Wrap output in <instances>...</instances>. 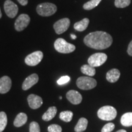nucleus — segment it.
I'll use <instances>...</instances> for the list:
<instances>
[{"label": "nucleus", "mask_w": 132, "mask_h": 132, "mask_svg": "<svg viewBox=\"0 0 132 132\" xmlns=\"http://www.w3.org/2000/svg\"><path fill=\"white\" fill-rule=\"evenodd\" d=\"M1 16H2V13H1V9H0V19H1Z\"/></svg>", "instance_id": "72a5a7b5"}, {"label": "nucleus", "mask_w": 132, "mask_h": 132, "mask_svg": "<svg viewBox=\"0 0 132 132\" xmlns=\"http://www.w3.org/2000/svg\"><path fill=\"white\" fill-rule=\"evenodd\" d=\"M57 113V108L55 106L50 107L48 110L42 116V119L44 121H50L53 119Z\"/></svg>", "instance_id": "f3484780"}, {"label": "nucleus", "mask_w": 132, "mask_h": 132, "mask_svg": "<svg viewBox=\"0 0 132 132\" xmlns=\"http://www.w3.org/2000/svg\"><path fill=\"white\" fill-rule=\"evenodd\" d=\"M127 53L130 56H132V40L130 42L129 45H128V49H127Z\"/></svg>", "instance_id": "c756f323"}, {"label": "nucleus", "mask_w": 132, "mask_h": 132, "mask_svg": "<svg viewBox=\"0 0 132 132\" xmlns=\"http://www.w3.org/2000/svg\"><path fill=\"white\" fill-rule=\"evenodd\" d=\"M4 9L6 14L11 19L14 18L19 12V7H18L17 5L15 4L11 0H6L5 1Z\"/></svg>", "instance_id": "9d476101"}, {"label": "nucleus", "mask_w": 132, "mask_h": 132, "mask_svg": "<svg viewBox=\"0 0 132 132\" xmlns=\"http://www.w3.org/2000/svg\"><path fill=\"white\" fill-rule=\"evenodd\" d=\"M57 7L55 4L50 3H44L39 4L36 8V11L39 15L49 16L56 12Z\"/></svg>", "instance_id": "20e7f679"}, {"label": "nucleus", "mask_w": 132, "mask_h": 132, "mask_svg": "<svg viewBox=\"0 0 132 132\" xmlns=\"http://www.w3.org/2000/svg\"><path fill=\"white\" fill-rule=\"evenodd\" d=\"M62 98V97L61 96H60V97H59V99H60V100H61Z\"/></svg>", "instance_id": "f704fd0d"}, {"label": "nucleus", "mask_w": 132, "mask_h": 132, "mask_svg": "<svg viewBox=\"0 0 132 132\" xmlns=\"http://www.w3.org/2000/svg\"><path fill=\"white\" fill-rule=\"evenodd\" d=\"M115 125L113 123H108L106 125H104V127L102 128V132H111L114 129Z\"/></svg>", "instance_id": "cd10ccee"}, {"label": "nucleus", "mask_w": 132, "mask_h": 132, "mask_svg": "<svg viewBox=\"0 0 132 132\" xmlns=\"http://www.w3.org/2000/svg\"><path fill=\"white\" fill-rule=\"evenodd\" d=\"M107 55L103 53H96L89 57L87 62L89 65L93 67H99L103 65L107 60Z\"/></svg>", "instance_id": "423d86ee"}, {"label": "nucleus", "mask_w": 132, "mask_h": 132, "mask_svg": "<svg viewBox=\"0 0 132 132\" xmlns=\"http://www.w3.org/2000/svg\"><path fill=\"white\" fill-rule=\"evenodd\" d=\"M62 127L57 124L50 125L48 127V132H62Z\"/></svg>", "instance_id": "bb28decb"}, {"label": "nucleus", "mask_w": 132, "mask_h": 132, "mask_svg": "<svg viewBox=\"0 0 132 132\" xmlns=\"http://www.w3.org/2000/svg\"><path fill=\"white\" fill-rule=\"evenodd\" d=\"M44 57V54L40 51H36L29 54L25 57L24 62L29 66L37 65L41 62Z\"/></svg>", "instance_id": "0eeeda50"}, {"label": "nucleus", "mask_w": 132, "mask_h": 132, "mask_svg": "<svg viewBox=\"0 0 132 132\" xmlns=\"http://www.w3.org/2000/svg\"><path fill=\"white\" fill-rule=\"evenodd\" d=\"M30 22V17L27 14H23L19 15L15 22V29L17 31H21L28 26Z\"/></svg>", "instance_id": "6e6552de"}, {"label": "nucleus", "mask_w": 132, "mask_h": 132, "mask_svg": "<svg viewBox=\"0 0 132 132\" xmlns=\"http://www.w3.org/2000/svg\"><path fill=\"white\" fill-rule=\"evenodd\" d=\"M66 97L67 100L73 105H78L82 100L81 94L75 90H70L67 92L66 94Z\"/></svg>", "instance_id": "f8f14e48"}, {"label": "nucleus", "mask_w": 132, "mask_h": 132, "mask_svg": "<svg viewBox=\"0 0 132 132\" xmlns=\"http://www.w3.org/2000/svg\"><path fill=\"white\" fill-rule=\"evenodd\" d=\"M54 47L57 52L64 54L73 52L76 48L75 45L67 42L62 38H59L56 40L54 43Z\"/></svg>", "instance_id": "f03ea898"}, {"label": "nucleus", "mask_w": 132, "mask_h": 132, "mask_svg": "<svg viewBox=\"0 0 132 132\" xmlns=\"http://www.w3.org/2000/svg\"><path fill=\"white\" fill-rule=\"evenodd\" d=\"M97 81L90 77H80L77 80V86L82 90H90L97 86Z\"/></svg>", "instance_id": "39448f33"}, {"label": "nucleus", "mask_w": 132, "mask_h": 132, "mask_svg": "<svg viewBox=\"0 0 132 132\" xmlns=\"http://www.w3.org/2000/svg\"><path fill=\"white\" fill-rule=\"evenodd\" d=\"M102 0H91L86 3L83 5V9L85 10H91L99 4V3L101 2Z\"/></svg>", "instance_id": "b1692460"}, {"label": "nucleus", "mask_w": 132, "mask_h": 132, "mask_svg": "<svg viewBox=\"0 0 132 132\" xmlns=\"http://www.w3.org/2000/svg\"><path fill=\"white\" fill-rule=\"evenodd\" d=\"M88 120L85 118H81L79 119L78 123L75 127V131L76 132L84 131L87 128Z\"/></svg>", "instance_id": "aec40b11"}, {"label": "nucleus", "mask_w": 132, "mask_h": 132, "mask_svg": "<svg viewBox=\"0 0 132 132\" xmlns=\"http://www.w3.org/2000/svg\"><path fill=\"white\" fill-rule=\"evenodd\" d=\"M84 43L91 48L104 50L111 45L113 38L106 32L95 31L87 34L84 39Z\"/></svg>", "instance_id": "f257e3e1"}, {"label": "nucleus", "mask_w": 132, "mask_h": 132, "mask_svg": "<svg viewBox=\"0 0 132 132\" xmlns=\"http://www.w3.org/2000/svg\"><path fill=\"white\" fill-rule=\"evenodd\" d=\"M131 0H115L114 4L116 7L124 8L129 6Z\"/></svg>", "instance_id": "393cba45"}, {"label": "nucleus", "mask_w": 132, "mask_h": 132, "mask_svg": "<svg viewBox=\"0 0 132 132\" xmlns=\"http://www.w3.org/2000/svg\"><path fill=\"white\" fill-rule=\"evenodd\" d=\"M70 37H72V39H75L76 38H77V36H76L75 35H74V34H70Z\"/></svg>", "instance_id": "2f4dec72"}, {"label": "nucleus", "mask_w": 132, "mask_h": 132, "mask_svg": "<svg viewBox=\"0 0 132 132\" xmlns=\"http://www.w3.org/2000/svg\"><path fill=\"white\" fill-rule=\"evenodd\" d=\"M120 75V71L117 69H113L109 70L106 73V80L110 82H116L119 80Z\"/></svg>", "instance_id": "2eb2a0df"}, {"label": "nucleus", "mask_w": 132, "mask_h": 132, "mask_svg": "<svg viewBox=\"0 0 132 132\" xmlns=\"http://www.w3.org/2000/svg\"><path fill=\"white\" fill-rule=\"evenodd\" d=\"M116 132H127V131L125 130H118V131H117Z\"/></svg>", "instance_id": "473e14b6"}, {"label": "nucleus", "mask_w": 132, "mask_h": 132, "mask_svg": "<svg viewBox=\"0 0 132 132\" xmlns=\"http://www.w3.org/2000/svg\"><path fill=\"white\" fill-rule=\"evenodd\" d=\"M70 78L69 76H63V77H61V78L57 81V83L59 85H65L66 83H67V82H69L70 81Z\"/></svg>", "instance_id": "c85d7f7f"}, {"label": "nucleus", "mask_w": 132, "mask_h": 132, "mask_svg": "<svg viewBox=\"0 0 132 132\" xmlns=\"http://www.w3.org/2000/svg\"><path fill=\"white\" fill-rule=\"evenodd\" d=\"M120 122L124 127L132 126V112L126 113L122 116Z\"/></svg>", "instance_id": "6ab92c4d"}, {"label": "nucleus", "mask_w": 132, "mask_h": 132, "mask_svg": "<svg viewBox=\"0 0 132 132\" xmlns=\"http://www.w3.org/2000/svg\"><path fill=\"white\" fill-rule=\"evenodd\" d=\"M17 1L22 6H26L28 3V0H17Z\"/></svg>", "instance_id": "7c9ffc66"}, {"label": "nucleus", "mask_w": 132, "mask_h": 132, "mask_svg": "<svg viewBox=\"0 0 132 132\" xmlns=\"http://www.w3.org/2000/svg\"><path fill=\"white\" fill-rule=\"evenodd\" d=\"M89 20L87 18H85V19H82V20L75 23L74 24V29L75 30L81 32V31H85L89 25Z\"/></svg>", "instance_id": "a211bd4d"}, {"label": "nucleus", "mask_w": 132, "mask_h": 132, "mask_svg": "<svg viewBox=\"0 0 132 132\" xmlns=\"http://www.w3.org/2000/svg\"><path fill=\"white\" fill-rule=\"evenodd\" d=\"M97 116L100 119L110 121L116 118L117 116V111L113 106H104L98 110Z\"/></svg>", "instance_id": "7ed1b4c3"}, {"label": "nucleus", "mask_w": 132, "mask_h": 132, "mask_svg": "<svg viewBox=\"0 0 132 132\" xmlns=\"http://www.w3.org/2000/svg\"><path fill=\"white\" fill-rule=\"evenodd\" d=\"M29 106L33 110H36L42 106L43 100L40 96L35 94H30L27 98Z\"/></svg>", "instance_id": "9b49d317"}, {"label": "nucleus", "mask_w": 132, "mask_h": 132, "mask_svg": "<svg viewBox=\"0 0 132 132\" xmlns=\"http://www.w3.org/2000/svg\"><path fill=\"white\" fill-rule=\"evenodd\" d=\"M28 116L25 113H20L16 116L14 121V125L16 127H20L27 122Z\"/></svg>", "instance_id": "dca6fc26"}, {"label": "nucleus", "mask_w": 132, "mask_h": 132, "mask_svg": "<svg viewBox=\"0 0 132 132\" xmlns=\"http://www.w3.org/2000/svg\"><path fill=\"white\" fill-rule=\"evenodd\" d=\"M29 132H40V128L39 123L33 121L29 125Z\"/></svg>", "instance_id": "a878e982"}, {"label": "nucleus", "mask_w": 132, "mask_h": 132, "mask_svg": "<svg viewBox=\"0 0 132 132\" xmlns=\"http://www.w3.org/2000/svg\"><path fill=\"white\" fill-rule=\"evenodd\" d=\"M7 124V115L5 112H0V132L4 131Z\"/></svg>", "instance_id": "5701e85b"}, {"label": "nucleus", "mask_w": 132, "mask_h": 132, "mask_svg": "<svg viewBox=\"0 0 132 132\" xmlns=\"http://www.w3.org/2000/svg\"><path fill=\"white\" fill-rule=\"evenodd\" d=\"M12 80L7 76H4L0 78V94H6L11 89Z\"/></svg>", "instance_id": "ddd939ff"}, {"label": "nucleus", "mask_w": 132, "mask_h": 132, "mask_svg": "<svg viewBox=\"0 0 132 132\" xmlns=\"http://www.w3.org/2000/svg\"><path fill=\"white\" fill-rule=\"evenodd\" d=\"M73 115V113L70 111H62L59 114V118L65 122H69L72 120Z\"/></svg>", "instance_id": "4be33fe9"}, {"label": "nucleus", "mask_w": 132, "mask_h": 132, "mask_svg": "<svg viewBox=\"0 0 132 132\" xmlns=\"http://www.w3.org/2000/svg\"><path fill=\"white\" fill-rule=\"evenodd\" d=\"M38 81H39V76L36 73H33L32 75H29V77H28L24 80L23 82V90H26L29 89L31 87H32L36 83H37Z\"/></svg>", "instance_id": "4468645a"}, {"label": "nucleus", "mask_w": 132, "mask_h": 132, "mask_svg": "<svg viewBox=\"0 0 132 132\" xmlns=\"http://www.w3.org/2000/svg\"><path fill=\"white\" fill-rule=\"evenodd\" d=\"M81 71L82 73L85 74L88 77H93L95 75V69L89 64H85L81 67Z\"/></svg>", "instance_id": "412c9836"}, {"label": "nucleus", "mask_w": 132, "mask_h": 132, "mask_svg": "<svg viewBox=\"0 0 132 132\" xmlns=\"http://www.w3.org/2000/svg\"><path fill=\"white\" fill-rule=\"evenodd\" d=\"M70 24V19H69L68 18H64L57 21L54 24L53 28L57 34H61L68 29Z\"/></svg>", "instance_id": "1a4fd4ad"}]
</instances>
